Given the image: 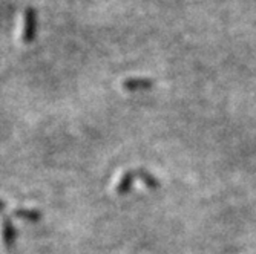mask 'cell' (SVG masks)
I'll list each match as a JSON object with an SVG mask.
<instances>
[]
</instances>
